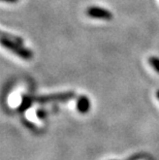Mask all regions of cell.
Instances as JSON below:
<instances>
[{
    "instance_id": "obj_9",
    "label": "cell",
    "mask_w": 159,
    "mask_h": 160,
    "mask_svg": "<svg viewBox=\"0 0 159 160\" xmlns=\"http://www.w3.org/2000/svg\"><path fill=\"white\" fill-rule=\"evenodd\" d=\"M2 1H5V2H8V3H15L19 0H2Z\"/></svg>"
},
{
    "instance_id": "obj_4",
    "label": "cell",
    "mask_w": 159,
    "mask_h": 160,
    "mask_svg": "<svg viewBox=\"0 0 159 160\" xmlns=\"http://www.w3.org/2000/svg\"><path fill=\"white\" fill-rule=\"evenodd\" d=\"M77 108L81 114H86L90 110V100L86 95H82L77 101Z\"/></svg>"
},
{
    "instance_id": "obj_2",
    "label": "cell",
    "mask_w": 159,
    "mask_h": 160,
    "mask_svg": "<svg viewBox=\"0 0 159 160\" xmlns=\"http://www.w3.org/2000/svg\"><path fill=\"white\" fill-rule=\"evenodd\" d=\"M76 97V93L72 91L67 92H60V93H53L47 95H39V96H33L34 101L39 103H47V102H65L70 99H73Z\"/></svg>"
},
{
    "instance_id": "obj_3",
    "label": "cell",
    "mask_w": 159,
    "mask_h": 160,
    "mask_svg": "<svg viewBox=\"0 0 159 160\" xmlns=\"http://www.w3.org/2000/svg\"><path fill=\"white\" fill-rule=\"evenodd\" d=\"M86 13L88 17L93 19H99V20H106V21H110L114 18V15L112 13L109 9L97 8V6H91L86 11Z\"/></svg>"
},
{
    "instance_id": "obj_7",
    "label": "cell",
    "mask_w": 159,
    "mask_h": 160,
    "mask_svg": "<svg viewBox=\"0 0 159 160\" xmlns=\"http://www.w3.org/2000/svg\"><path fill=\"white\" fill-rule=\"evenodd\" d=\"M148 61H149V64H150V65L154 68V70L159 73V58L155 57V56H152V57L149 58Z\"/></svg>"
},
{
    "instance_id": "obj_10",
    "label": "cell",
    "mask_w": 159,
    "mask_h": 160,
    "mask_svg": "<svg viewBox=\"0 0 159 160\" xmlns=\"http://www.w3.org/2000/svg\"><path fill=\"white\" fill-rule=\"evenodd\" d=\"M156 97L158 98V100H159V90H158V91L156 92Z\"/></svg>"
},
{
    "instance_id": "obj_8",
    "label": "cell",
    "mask_w": 159,
    "mask_h": 160,
    "mask_svg": "<svg viewBox=\"0 0 159 160\" xmlns=\"http://www.w3.org/2000/svg\"><path fill=\"white\" fill-rule=\"evenodd\" d=\"M36 116L38 117L39 119H45L46 118V116H47V111L46 110H37V112H36Z\"/></svg>"
},
{
    "instance_id": "obj_1",
    "label": "cell",
    "mask_w": 159,
    "mask_h": 160,
    "mask_svg": "<svg viewBox=\"0 0 159 160\" xmlns=\"http://www.w3.org/2000/svg\"><path fill=\"white\" fill-rule=\"evenodd\" d=\"M1 45L4 47L5 49H7L8 51H11L12 53L15 54V55L22 58V59H24V60H31L33 58V53L29 49L25 48L22 43L12 42V40H9L7 38L1 37Z\"/></svg>"
},
{
    "instance_id": "obj_6",
    "label": "cell",
    "mask_w": 159,
    "mask_h": 160,
    "mask_svg": "<svg viewBox=\"0 0 159 160\" xmlns=\"http://www.w3.org/2000/svg\"><path fill=\"white\" fill-rule=\"evenodd\" d=\"M1 37H4V38H7L9 40H12V42H19V43H24V40H23L22 37L20 36H17V35H12L11 33H6L4 31H2L1 33Z\"/></svg>"
},
{
    "instance_id": "obj_5",
    "label": "cell",
    "mask_w": 159,
    "mask_h": 160,
    "mask_svg": "<svg viewBox=\"0 0 159 160\" xmlns=\"http://www.w3.org/2000/svg\"><path fill=\"white\" fill-rule=\"evenodd\" d=\"M32 101H34V99H33V97H29V96H25L24 98H23L22 100V103H21V107H20L19 110L21 112H24L26 110H28V108L31 107V103Z\"/></svg>"
}]
</instances>
